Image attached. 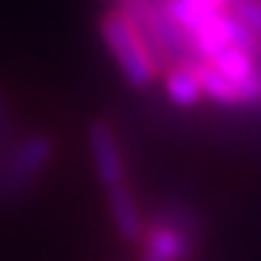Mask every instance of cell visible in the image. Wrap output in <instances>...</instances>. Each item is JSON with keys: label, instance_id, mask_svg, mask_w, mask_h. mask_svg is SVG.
Instances as JSON below:
<instances>
[{"label": "cell", "instance_id": "obj_4", "mask_svg": "<svg viewBox=\"0 0 261 261\" xmlns=\"http://www.w3.org/2000/svg\"><path fill=\"white\" fill-rule=\"evenodd\" d=\"M208 64H214L239 89L245 106H261V67L256 56L239 50V47H222L208 59Z\"/></svg>", "mask_w": 261, "mask_h": 261}, {"label": "cell", "instance_id": "obj_9", "mask_svg": "<svg viewBox=\"0 0 261 261\" xmlns=\"http://www.w3.org/2000/svg\"><path fill=\"white\" fill-rule=\"evenodd\" d=\"M189 6L195 9V14L211 17V14H220V11L228 6V0H189Z\"/></svg>", "mask_w": 261, "mask_h": 261}, {"label": "cell", "instance_id": "obj_6", "mask_svg": "<svg viewBox=\"0 0 261 261\" xmlns=\"http://www.w3.org/2000/svg\"><path fill=\"white\" fill-rule=\"evenodd\" d=\"M164 78V95L178 109H192L203 100L200 81L195 75V64H172L161 72Z\"/></svg>", "mask_w": 261, "mask_h": 261}, {"label": "cell", "instance_id": "obj_10", "mask_svg": "<svg viewBox=\"0 0 261 261\" xmlns=\"http://www.w3.org/2000/svg\"><path fill=\"white\" fill-rule=\"evenodd\" d=\"M11 128H14V120H11L9 103H6V97L0 95V142H6L11 136Z\"/></svg>", "mask_w": 261, "mask_h": 261}, {"label": "cell", "instance_id": "obj_1", "mask_svg": "<svg viewBox=\"0 0 261 261\" xmlns=\"http://www.w3.org/2000/svg\"><path fill=\"white\" fill-rule=\"evenodd\" d=\"M100 36H103V45L109 47L111 59H114L117 70L122 72V78L130 86L145 89V86H150L161 75L156 59L147 50L142 34L117 9H111L109 14L100 17Z\"/></svg>", "mask_w": 261, "mask_h": 261}, {"label": "cell", "instance_id": "obj_5", "mask_svg": "<svg viewBox=\"0 0 261 261\" xmlns=\"http://www.w3.org/2000/svg\"><path fill=\"white\" fill-rule=\"evenodd\" d=\"M106 206H109L114 231L120 233L125 242H136V245H139L147 222H145V211H142L139 200H136L130 184L106 189Z\"/></svg>", "mask_w": 261, "mask_h": 261}, {"label": "cell", "instance_id": "obj_3", "mask_svg": "<svg viewBox=\"0 0 261 261\" xmlns=\"http://www.w3.org/2000/svg\"><path fill=\"white\" fill-rule=\"evenodd\" d=\"M89 153H92L95 175H97V181H100L103 192L128 184L125 153H122V145H120V139H117L114 128L106 120H95L89 125Z\"/></svg>", "mask_w": 261, "mask_h": 261}, {"label": "cell", "instance_id": "obj_8", "mask_svg": "<svg viewBox=\"0 0 261 261\" xmlns=\"http://www.w3.org/2000/svg\"><path fill=\"white\" fill-rule=\"evenodd\" d=\"M225 11H231L236 20L245 22L261 39V0H228Z\"/></svg>", "mask_w": 261, "mask_h": 261}, {"label": "cell", "instance_id": "obj_2", "mask_svg": "<svg viewBox=\"0 0 261 261\" xmlns=\"http://www.w3.org/2000/svg\"><path fill=\"white\" fill-rule=\"evenodd\" d=\"M53 159V142L45 134H31L0 164V200H17L39 181Z\"/></svg>", "mask_w": 261, "mask_h": 261}, {"label": "cell", "instance_id": "obj_7", "mask_svg": "<svg viewBox=\"0 0 261 261\" xmlns=\"http://www.w3.org/2000/svg\"><path fill=\"white\" fill-rule=\"evenodd\" d=\"M195 75L200 81L203 97H208V100H214L220 106H245L239 89H236L214 64H208V61H195Z\"/></svg>", "mask_w": 261, "mask_h": 261}]
</instances>
